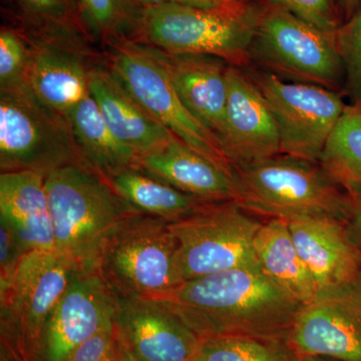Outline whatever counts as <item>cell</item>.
<instances>
[{
	"instance_id": "cell-1",
	"label": "cell",
	"mask_w": 361,
	"mask_h": 361,
	"mask_svg": "<svg viewBox=\"0 0 361 361\" xmlns=\"http://www.w3.org/2000/svg\"><path fill=\"white\" fill-rule=\"evenodd\" d=\"M155 299L179 316L203 341L246 336L287 342L303 306L261 268L196 278Z\"/></svg>"
},
{
	"instance_id": "cell-2",
	"label": "cell",
	"mask_w": 361,
	"mask_h": 361,
	"mask_svg": "<svg viewBox=\"0 0 361 361\" xmlns=\"http://www.w3.org/2000/svg\"><path fill=\"white\" fill-rule=\"evenodd\" d=\"M235 200L254 216L289 221L350 214L348 192L322 167L289 155L271 157L233 169Z\"/></svg>"
},
{
	"instance_id": "cell-3",
	"label": "cell",
	"mask_w": 361,
	"mask_h": 361,
	"mask_svg": "<svg viewBox=\"0 0 361 361\" xmlns=\"http://www.w3.org/2000/svg\"><path fill=\"white\" fill-rule=\"evenodd\" d=\"M56 251L75 269L94 270L97 254L121 223L141 213L110 180L85 166H66L45 176Z\"/></svg>"
},
{
	"instance_id": "cell-4",
	"label": "cell",
	"mask_w": 361,
	"mask_h": 361,
	"mask_svg": "<svg viewBox=\"0 0 361 361\" xmlns=\"http://www.w3.org/2000/svg\"><path fill=\"white\" fill-rule=\"evenodd\" d=\"M259 13L235 0L216 8L165 4L142 6L134 39L173 54L216 56L245 68Z\"/></svg>"
},
{
	"instance_id": "cell-5",
	"label": "cell",
	"mask_w": 361,
	"mask_h": 361,
	"mask_svg": "<svg viewBox=\"0 0 361 361\" xmlns=\"http://www.w3.org/2000/svg\"><path fill=\"white\" fill-rule=\"evenodd\" d=\"M176 252L169 222L137 213L106 238L94 270L118 298H159L180 285Z\"/></svg>"
},
{
	"instance_id": "cell-6",
	"label": "cell",
	"mask_w": 361,
	"mask_h": 361,
	"mask_svg": "<svg viewBox=\"0 0 361 361\" xmlns=\"http://www.w3.org/2000/svg\"><path fill=\"white\" fill-rule=\"evenodd\" d=\"M75 266L56 251H30L0 283V345L25 361H40L47 325Z\"/></svg>"
},
{
	"instance_id": "cell-7",
	"label": "cell",
	"mask_w": 361,
	"mask_h": 361,
	"mask_svg": "<svg viewBox=\"0 0 361 361\" xmlns=\"http://www.w3.org/2000/svg\"><path fill=\"white\" fill-rule=\"evenodd\" d=\"M262 225L234 200L209 202L169 222L177 245L180 284L224 271L260 268L254 241Z\"/></svg>"
},
{
	"instance_id": "cell-8",
	"label": "cell",
	"mask_w": 361,
	"mask_h": 361,
	"mask_svg": "<svg viewBox=\"0 0 361 361\" xmlns=\"http://www.w3.org/2000/svg\"><path fill=\"white\" fill-rule=\"evenodd\" d=\"M71 165L89 167L68 118L40 103L25 85L0 90L1 173L32 171L47 176Z\"/></svg>"
},
{
	"instance_id": "cell-9",
	"label": "cell",
	"mask_w": 361,
	"mask_h": 361,
	"mask_svg": "<svg viewBox=\"0 0 361 361\" xmlns=\"http://www.w3.org/2000/svg\"><path fill=\"white\" fill-rule=\"evenodd\" d=\"M271 4L259 13L251 63L289 82L336 90L344 73L336 33L318 30L284 7Z\"/></svg>"
},
{
	"instance_id": "cell-10",
	"label": "cell",
	"mask_w": 361,
	"mask_h": 361,
	"mask_svg": "<svg viewBox=\"0 0 361 361\" xmlns=\"http://www.w3.org/2000/svg\"><path fill=\"white\" fill-rule=\"evenodd\" d=\"M106 66L149 115L177 139L233 175L217 139L180 101L167 71L148 45L123 40L104 49Z\"/></svg>"
},
{
	"instance_id": "cell-11",
	"label": "cell",
	"mask_w": 361,
	"mask_h": 361,
	"mask_svg": "<svg viewBox=\"0 0 361 361\" xmlns=\"http://www.w3.org/2000/svg\"><path fill=\"white\" fill-rule=\"evenodd\" d=\"M248 75L274 116L281 154L319 163L345 111L341 94L319 85L286 82L267 71Z\"/></svg>"
},
{
	"instance_id": "cell-12",
	"label": "cell",
	"mask_w": 361,
	"mask_h": 361,
	"mask_svg": "<svg viewBox=\"0 0 361 361\" xmlns=\"http://www.w3.org/2000/svg\"><path fill=\"white\" fill-rule=\"evenodd\" d=\"M300 360L361 361V292L357 286L318 292L303 304L287 337Z\"/></svg>"
},
{
	"instance_id": "cell-13",
	"label": "cell",
	"mask_w": 361,
	"mask_h": 361,
	"mask_svg": "<svg viewBox=\"0 0 361 361\" xmlns=\"http://www.w3.org/2000/svg\"><path fill=\"white\" fill-rule=\"evenodd\" d=\"M224 130L221 149L232 169L280 155L274 116L245 68L229 66Z\"/></svg>"
},
{
	"instance_id": "cell-14",
	"label": "cell",
	"mask_w": 361,
	"mask_h": 361,
	"mask_svg": "<svg viewBox=\"0 0 361 361\" xmlns=\"http://www.w3.org/2000/svg\"><path fill=\"white\" fill-rule=\"evenodd\" d=\"M116 310L118 297L96 270L75 269L47 325L40 361H65L82 342L113 322Z\"/></svg>"
},
{
	"instance_id": "cell-15",
	"label": "cell",
	"mask_w": 361,
	"mask_h": 361,
	"mask_svg": "<svg viewBox=\"0 0 361 361\" xmlns=\"http://www.w3.org/2000/svg\"><path fill=\"white\" fill-rule=\"evenodd\" d=\"M116 329L140 361H193L203 341L161 301L118 298Z\"/></svg>"
},
{
	"instance_id": "cell-16",
	"label": "cell",
	"mask_w": 361,
	"mask_h": 361,
	"mask_svg": "<svg viewBox=\"0 0 361 361\" xmlns=\"http://www.w3.org/2000/svg\"><path fill=\"white\" fill-rule=\"evenodd\" d=\"M26 39L30 54L23 85L40 103L68 118L90 96V71L104 54Z\"/></svg>"
},
{
	"instance_id": "cell-17",
	"label": "cell",
	"mask_w": 361,
	"mask_h": 361,
	"mask_svg": "<svg viewBox=\"0 0 361 361\" xmlns=\"http://www.w3.org/2000/svg\"><path fill=\"white\" fill-rule=\"evenodd\" d=\"M301 258L320 291L357 286L360 249L345 223L330 217H301L287 221Z\"/></svg>"
},
{
	"instance_id": "cell-18",
	"label": "cell",
	"mask_w": 361,
	"mask_h": 361,
	"mask_svg": "<svg viewBox=\"0 0 361 361\" xmlns=\"http://www.w3.org/2000/svg\"><path fill=\"white\" fill-rule=\"evenodd\" d=\"M148 47L167 71L187 110L219 142L225 125L226 73L230 65L216 56L173 54Z\"/></svg>"
},
{
	"instance_id": "cell-19",
	"label": "cell",
	"mask_w": 361,
	"mask_h": 361,
	"mask_svg": "<svg viewBox=\"0 0 361 361\" xmlns=\"http://www.w3.org/2000/svg\"><path fill=\"white\" fill-rule=\"evenodd\" d=\"M90 92L116 139L140 157L163 148L176 137L123 87L104 59L90 71Z\"/></svg>"
},
{
	"instance_id": "cell-20",
	"label": "cell",
	"mask_w": 361,
	"mask_h": 361,
	"mask_svg": "<svg viewBox=\"0 0 361 361\" xmlns=\"http://www.w3.org/2000/svg\"><path fill=\"white\" fill-rule=\"evenodd\" d=\"M137 169L202 201L235 200L231 173L177 137L163 148L140 157Z\"/></svg>"
},
{
	"instance_id": "cell-21",
	"label": "cell",
	"mask_w": 361,
	"mask_h": 361,
	"mask_svg": "<svg viewBox=\"0 0 361 361\" xmlns=\"http://www.w3.org/2000/svg\"><path fill=\"white\" fill-rule=\"evenodd\" d=\"M0 221L13 230L26 253L56 251L44 174H0Z\"/></svg>"
},
{
	"instance_id": "cell-22",
	"label": "cell",
	"mask_w": 361,
	"mask_h": 361,
	"mask_svg": "<svg viewBox=\"0 0 361 361\" xmlns=\"http://www.w3.org/2000/svg\"><path fill=\"white\" fill-rule=\"evenodd\" d=\"M11 26L28 39L96 51L78 0H2Z\"/></svg>"
},
{
	"instance_id": "cell-23",
	"label": "cell",
	"mask_w": 361,
	"mask_h": 361,
	"mask_svg": "<svg viewBox=\"0 0 361 361\" xmlns=\"http://www.w3.org/2000/svg\"><path fill=\"white\" fill-rule=\"evenodd\" d=\"M254 250L261 270L299 302L310 303L317 295L314 279L297 250L287 221L263 223Z\"/></svg>"
},
{
	"instance_id": "cell-24",
	"label": "cell",
	"mask_w": 361,
	"mask_h": 361,
	"mask_svg": "<svg viewBox=\"0 0 361 361\" xmlns=\"http://www.w3.org/2000/svg\"><path fill=\"white\" fill-rule=\"evenodd\" d=\"M68 120L85 163L99 175L110 180L123 171L137 168L140 156L116 139L92 97L80 102Z\"/></svg>"
},
{
	"instance_id": "cell-25",
	"label": "cell",
	"mask_w": 361,
	"mask_h": 361,
	"mask_svg": "<svg viewBox=\"0 0 361 361\" xmlns=\"http://www.w3.org/2000/svg\"><path fill=\"white\" fill-rule=\"evenodd\" d=\"M109 180L116 193L135 210L167 222L183 219L209 203L137 168L123 171Z\"/></svg>"
},
{
	"instance_id": "cell-26",
	"label": "cell",
	"mask_w": 361,
	"mask_h": 361,
	"mask_svg": "<svg viewBox=\"0 0 361 361\" xmlns=\"http://www.w3.org/2000/svg\"><path fill=\"white\" fill-rule=\"evenodd\" d=\"M85 30L102 47L134 39L142 11L140 0H78Z\"/></svg>"
},
{
	"instance_id": "cell-27",
	"label": "cell",
	"mask_w": 361,
	"mask_h": 361,
	"mask_svg": "<svg viewBox=\"0 0 361 361\" xmlns=\"http://www.w3.org/2000/svg\"><path fill=\"white\" fill-rule=\"evenodd\" d=\"M319 163L342 187L361 188V111L346 106Z\"/></svg>"
},
{
	"instance_id": "cell-28",
	"label": "cell",
	"mask_w": 361,
	"mask_h": 361,
	"mask_svg": "<svg viewBox=\"0 0 361 361\" xmlns=\"http://www.w3.org/2000/svg\"><path fill=\"white\" fill-rule=\"evenodd\" d=\"M193 361H301L286 341L246 336L207 339Z\"/></svg>"
},
{
	"instance_id": "cell-29",
	"label": "cell",
	"mask_w": 361,
	"mask_h": 361,
	"mask_svg": "<svg viewBox=\"0 0 361 361\" xmlns=\"http://www.w3.org/2000/svg\"><path fill=\"white\" fill-rule=\"evenodd\" d=\"M336 44L348 96L353 106H361V6L348 23L339 26Z\"/></svg>"
},
{
	"instance_id": "cell-30",
	"label": "cell",
	"mask_w": 361,
	"mask_h": 361,
	"mask_svg": "<svg viewBox=\"0 0 361 361\" xmlns=\"http://www.w3.org/2000/svg\"><path fill=\"white\" fill-rule=\"evenodd\" d=\"M30 45L25 35L13 26L0 30V90L23 87Z\"/></svg>"
},
{
	"instance_id": "cell-31",
	"label": "cell",
	"mask_w": 361,
	"mask_h": 361,
	"mask_svg": "<svg viewBox=\"0 0 361 361\" xmlns=\"http://www.w3.org/2000/svg\"><path fill=\"white\" fill-rule=\"evenodd\" d=\"M123 355L122 341L113 322L82 342L65 361H123Z\"/></svg>"
},
{
	"instance_id": "cell-32",
	"label": "cell",
	"mask_w": 361,
	"mask_h": 361,
	"mask_svg": "<svg viewBox=\"0 0 361 361\" xmlns=\"http://www.w3.org/2000/svg\"><path fill=\"white\" fill-rule=\"evenodd\" d=\"M318 30L336 33L338 25L330 0H270Z\"/></svg>"
},
{
	"instance_id": "cell-33",
	"label": "cell",
	"mask_w": 361,
	"mask_h": 361,
	"mask_svg": "<svg viewBox=\"0 0 361 361\" xmlns=\"http://www.w3.org/2000/svg\"><path fill=\"white\" fill-rule=\"evenodd\" d=\"M25 253L13 230L0 221V283L13 275Z\"/></svg>"
},
{
	"instance_id": "cell-34",
	"label": "cell",
	"mask_w": 361,
	"mask_h": 361,
	"mask_svg": "<svg viewBox=\"0 0 361 361\" xmlns=\"http://www.w3.org/2000/svg\"><path fill=\"white\" fill-rule=\"evenodd\" d=\"M350 200V214L345 224L348 231L355 245H361V188L345 187Z\"/></svg>"
},
{
	"instance_id": "cell-35",
	"label": "cell",
	"mask_w": 361,
	"mask_h": 361,
	"mask_svg": "<svg viewBox=\"0 0 361 361\" xmlns=\"http://www.w3.org/2000/svg\"><path fill=\"white\" fill-rule=\"evenodd\" d=\"M229 0H140L142 6H159V4H185L203 8H216L224 6Z\"/></svg>"
},
{
	"instance_id": "cell-36",
	"label": "cell",
	"mask_w": 361,
	"mask_h": 361,
	"mask_svg": "<svg viewBox=\"0 0 361 361\" xmlns=\"http://www.w3.org/2000/svg\"><path fill=\"white\" fill-rule=\"evenodd\" d=\"M0 361H25L20 356L13 353V351L9 350L8 348L0 345Z\"/></svg>"
},
{
	"instance_id": "cell-37",
	"label": "cell",
	"mask_w": 361,
	"mask_h": 361,
	"mask_svg": "<svg viewBox=\"0 0 361 361\" xmlns=\"http://www.w3.org/2000/svg\"><path fill=\"white\" fill-rule=\"evenodd\" d=\"M361 0H339L341 6L348 16H353Z\"/></svg>"
},
{
	"instance_id": "cell-38",
	"label": "cell",
	"mask_w": 361,
	"mask_h": 361,
	"mask_svg": "<svg viewBox=\"0 0 361 361\" xmlns=\"http://www.w3.org/2000/svg\"><path fill=\"white\" fill-rule=\"evenodd\" d=\"M123 350H125V355H123V361H140L137 360V358H135V356L132 355V353H130L129 351H128L125 348H123Z\"/></svg>"
},
{
	"instance_id": "cell-39",
	"label": "cell",
	"mask_w": 361,
	"mask_h": 361,
	"mask_svg": "<svg viewBox=\"0 0 361 361\" xmlns=\"http://www.w3.org/2000/svg\"><path fill=\"white\" fill-rule=\"evenodd\" d=\"M301 361H336L331 360H325V358H312V360H305Z\"/></svg>"
},
{
	"instance_id": "cell-40",
	"label": "cell",
	"mask_w": 361,
	"mask_h": 361,
	"mask_svg": "<svg viewBox=\"0 0 361 361\" xmlns=\"http://www.w3.org/2000/svg\"><path fill=\"white\" fill-rule=\"evenodd\" d=\"M357 106L358 109H360V111H361V106Z\"/></svg>"
}]
</instances>
